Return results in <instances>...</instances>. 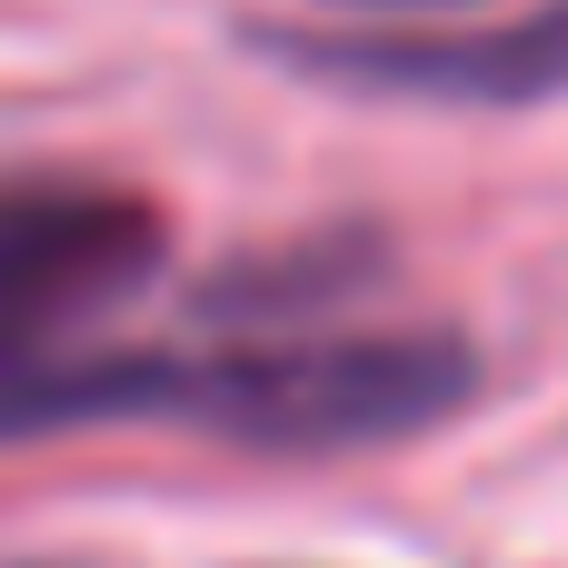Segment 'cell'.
<instances>
[{
  "instance_id": "obj_1",
  "label": "cell",
  "mask_w": 568,
  "mask_h": 568,
  "mask_svg": "<svg viewBox=\"0 0 568 568\" xmlns=\"http://www.w3.org/2000/svg\"><path fill=\"white\" fill-rule=\"evenodd\" d=\"M479 389L469 339L449 329H339V339H250L190 359V429L280 449V459H329V449H379L429 419H449Z\"/></svg>"
},
{
  "instance_id": "obj_3",
  "label": "cell",
  "mask_w": 568,
  "mask_h": 568,
  "mask_svg": "<svg viewBox=\"0 0 568 568\" xmlns=\"http://www.w3.org/2000/svg\"><path fill=\"white\" fill-rule=\"evenodd\" d=\"M329 10H439V0H329Z\"/></svg>"
},
{
  "instance_id": "obj_2",
  "label": "cell",
  "mask_w": 568,
  "mask_h": 568,
  "mask_svg": "<svg viewBox=\"0 0 568 568\" xmlns=\"http://www.w3.org/2000/svg\"><path fill=\"white\" fill-rule=\"evenodd\" d=\"M270 60L339 80V90H399V100H568V0L519 10L489 30H250Z\"/></svg>"
},
{
  "instance_id": "obj_4",
  "label": "cell",
  "mask_w": 568,
  "mask_h": 568,
  "mask_svg": "<svg viewBox=\"0 0 568 568\" xmlns=\"http://www.w3.org/2000/svg\"><path fill=\"white\" fill-rule=\"evenodd\" d=\"M20 568H40V559H20Z\"/></svg>"
}]
</instances>
